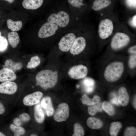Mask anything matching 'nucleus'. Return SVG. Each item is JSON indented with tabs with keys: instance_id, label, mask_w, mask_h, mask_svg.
Segmentation results:
<instances>
[{
	"instance_id": "1",
	"label": "nucleus",
	"mask_w": 136,
	"mask_h": 136,
	"mask_svg": "<svg viewBox=\"0 0 136 136\" xmlns=\"http://www.w3.org/2000/svg\"><path fill=\"white\" fill-rule=\"evenodd\" d=\"M58 78L57 71L45 70L37 73L36 76V80L38 85L44 89H46L55 86L57 83Z\"/></svg>"
},
{
	"instance_id": "2",
	"label": "nucleus",
	"mask_w": 136,
	"mask_h": 136,
	"mask_svg": "<svg viewBox=\"0 0 136 136\" xmlns=\"http://www.w3.org/2000/svg\"><path fill=\"white\" fill-rule=\"evenodd\" d=\"M124 69L123 63L120 61L111 63L106 67L104 75L105 79L110 82H114L119 80L123 73Z\"/></svg>"
},
{
	"instance_id": "3",
	"label": "nucleus",
	"mask_w": 136,
	"mask_h": 136,
	"mask_svg": "<svg viewBox=\"0 0 136 136\" xmlns=\"http://www.w3.org/2000/svg\"><path fill=\"white\" fill-rule=\"evenodd\" d=\"M47 20V21L56 24L58 26L64 27L68 24L70 18L67 13L61 11L57 14H51L48 17Z\"/></svg>"
},
{
	"instance_id": "4",
	"label": "nucleus",
	"mask_w": 136,
	"mask_h": 136,
	"mask_svg": "<svg viewBox=\"0 0 136 136\" xmlns=\"http://www.w3.org/2000/svg\"><path fill=\"white\" fill-rule=\"evenodd\" d=\"M130 41V38L127 35L123 33L117 32L112 39L111 47L114 50L119 49L127 45Z\"/></svg>"
},
{
	"instance_id": "5",
	"label": "nucleus",
	"mask_w": 136,
	"mask_h": 136,
	"mask_svg": "<svg viewBox=\"0 0 136 136\" xmlns=\"http://www.w3.org/2000/svg\"><path fill=\"white\" fill-rule=\"evenodd\" d=\"M112 21L108 19L101 20L99 23L98 29L99 36L102 39H106L111 34L113 29Z\"/></svg>"
},
{
	"instance_id": "6",
	"label": "nucleus",
	"mask_w": 136,
	"mask_h": 136,
	"mask_svg": "<svg viewBox=\"0 0 136 136\" xmlns=\"http://www.w3.org/2000/svg\"><path fill=\"white\" fill-rule=\"evenodd\" d=\"M70 110L68 105L64 103L58 105L53 115L54 119L58 122L65 121L68 118Z\"/></svg>"
},
{
	"instance_id": "7",
	"label": "nucleus",
	"mask_w": 136,
	"mask_h": 136,
	"mask_svg": "<svg viewBox=\"0 0 136 136\" xmlns=\"http://www.w3.org/2000/svg\"><path fill=\"white\" fill-rule=\"evenodd\" d=\"M58 29L55 24L47 21L40 27L38 32V36L40 38H45L51 36L55 34Z\"/></svg>"
},
{
	"instance_id": "8",
	"label": "nucleus",
	"mask_w": 136,
	"mask_h": 136,
	"mask_svg": "<svg viewBox=\"0 0 136 136\" xmlns=\"http://www.w3.org/2000/svg\"><path fill=\"white\" fill-rule=\"evenodd\" d=\"M88 72L87 67L85 66L79 64L73 66L69 70L68 74L71 78L79 79L85 78Z\"/></svg>"
},
{
	"instance_id": "9",
	"label": "nucleus",
	"mask_w": 136,
	"mask_h": 136,
	"mask_svg": "<svg viewBox=\"0 0 136 136\" xmlns=\"http://www.w3.org/2000/svg\"><path fill=\"white\" fill-rule=\"evenodd\" d=\"M76 38L73 33H69L62 37L59 41L58 47L61 51L67 52L69 51Z\"/></svg>"
},
{
	"instance_id": "10",
	"label": "nucleus",
	"mask_w": 136,
	"mask_h": 136,
	"mask_svg": "<svg viewBox=\"0 0 136 136\" xmlns=\"http://www.w3.org/2000/svg\"><path fill=\"white\" fill-rule=\"evenodd\" d=\"M86 45L85 39L79 37L76 38L70 50L71 53L73 55H77L84 50Z\"/></svg>"
},
{
	"instance_id": "11",
	"label": "nucleus",
	"mask_w": 136,
	"mask_h": 136,
	"mask_svg": "<svg viewBox=\"0 0 136 136\" xmlns=\"http://www.w3.org/2000/svg\"><path fill=\"white\" fill-rule=\"evenodd\" d=\"M43 95V93L40 91L27 95L23 99V104L26 106H32L37 104L40 102Z\"/></svg>"
},
{
	"instance_id": "12",
	"label": "nucleus",
	"mask_w": 136,
	"mask_h": 136,
	"mask_svg": "<svg viewBox=\"0 0 136 136\" xmlns=\"http://www.w3.org/2000/svg\"><path fill=\"white\" fill-rule=\"evenodd\" d=\"M17 88L15 83L11 81L4 82L0 84V93L12 94L16 92Z\"/></svg>"
},
{
	"instance_id": "13",
	"label": "nucleus",
	"mask_w": 136,
	"mask_h": 136,
	"mask_svg": "<svg viewBox=\"0 0 136 136\" xmlns=\"http://www.w3.org/2000/svg\"><path fill=\"white\" fill-rule=\"evenodd\" d=\"M16 78V75L11 70L7 68H3L0 70V82L13 81Z\"/></svg>"
},
{
	"instance_id": "14",
	"label": "nucleus",
	"mask_w": 136,
	"mask_h": 136,
	"mask_svg": "<svg viewBox=\"0 0 136 136\" xmlns=\"http://www.w3.org/2000/svg\"><path fill=\"white\" fill-rule=\"evenodd\" d=\"M41 104L47 116L50 117L53 115L54 110L50 97L46 96L44 97L42 99Z\"/></svg>"
},
{
	"instance_id": "15",
	"label": "nucleus",
	"mask_w": 136,
	"mask_h": 136,
	"mask_svg": "<svg viewBox=\"0 0 136 136\" xmlns=\"http://www.w3.org/2000/svg\"><path fill=\"white\" fill-rule=\"evenodd\" d=\"M118 93V99L119 104L123 106L127 105L129 101V98L126 88L124 87L120 88Z\"/></svg>"
},
{
	"instance_id": "16",
	"label": "nucleus",
	"mask_w": 136,
	"mask_h": 136,
	"mask_svg": "<svg viewBox=\"0 0 136 136\" xmlns=\"http://www.w3.org/2000/svg\"><path fill=\"white\" fill-rule=\"evenodd\" d=\"M43 2L44 0H23L22 5L25 9L34 10L41 7Z\"/></svg>"
},
{
	"instance_id": "17",
	"label": "nucleus",
	"mask_w": 136,
	"mask_h": 136,
	"mask_svg": "<svg viewBox=\"0 0 136 136\" xmlns=\"http://www.w3.org/2000/svg\"><path fill=\"white\" fill-rule=\"evenodd\" d=\"M34 117L36 121L39 123H42L45 119V114L42 107L40 104H36L34 109Z\"/></svg>"
},
{
	"instance_id": "18",
	"label": "nucleus",
	"mask_w": 136,
	"mask_h": 136,
	"mask_svg": "<svg viewBox=\"0 0 136 136\" xmlns=\"http://www.w3.org/2000/svg\"><path fill=\"white\" fill-rule=\"evenodd\" d=\"M86 124L89 128L93 129H99L103 125L100 120L93 117H90L87 119Z\"/></svg>"
},
{
	"instance_id": "19",
	"label": "nucleus",
	"mask_w": 136,
	"mask_h": 136,
	"mask_svg": "<svg viewBox=\"0 0 136 136\" xmlns=\"http://www.w3.org/2000/svg\"><path fill=\"white\" fill-rule=\"evenodd\" d=\"M111 3V0H95L92 3V8L95 11L100 10L108 7Z\"/></svg>"
},
{
	"instance_id": "20",
	"label": "nucleus",
	"mask_w": 136,
	"mask_h": 136,
	"mask_svg": "<svg viewBox=\"0 0 136 136\" xmlns=\"http://www.w3.org/2000/svg\"><path fill=\"white\" fill-rule=\"evenodd\" d=\"M22 66L21 62H15L11 59H8L5 61L3 67L10 69L15 72L21 69Z\"/></svg>"
},
{
	"instance_id": "21",
	"label": "nucleus",
	"mask_w": 136,
	"mask_h": 136,
	"mask_svg": "<svg viewBox=\"0 0 136 136\" xmlns=\"http://www.w3.org/2000/svg\"><path fill=\"white\" fill-rule=\"evenodd\" d=\"M8 38L10 44L12 47L16 48L20 41L18 33L15 31H12L8 33Z\"/></svg>"
},
{
	"instance_id": "22",
	"label": "nucleus",
	"mask_w": 136,
	"mask_h": 136,
	"mask_svg": "<svg viewBox=\"0 0 136 136\" xmlns=\"http://www.w3.org/2000/svg\"><path fill=\"white\" fill-rule=\"evenodd\" d=\"M8 28L13 31L20 30L22 26V23L20 20L14 21L10 19H8L7 21Z\"/></svg>"
},
{
	"instance_id": "23",
	"label": "nucleus",
	"mask_w": 136,
	"mask_h": 136,
	"mask_svg": "<svg viewBox=\"0 0 136 136\" xmlns=\"http://www.w3.org/2000/svg\"><path fill=\"white\" fill-rule=\"evenodd\" d=\"M100 98L97 95H94L93 98L91 99L88 97L85 94L82 97V102L83 104L88 106H92L99 102Z\"/></svg>"
},
{
	"instance_id": "24",
	"label": "nucleus",
	"mask_w": 136,
	"mask_h": 136,
	"mask_svg": "<svg viewBox=\"0 0 136 136\" xmlns=\"http://www.w3.org/2000/svg\"><path fill=\"white\" fill-rule=\"evenodd\" d=\"M122 127V123L119 122H114L112 123L110 125L109 130L110 135L112 136H117Z\"/></svg>"
},
{
	"instance_id": "25",
	"label": "nucleus",
	"mask_w": 136,
	"mask_h": 136,
	"mask_svg": "<svg viewBox=\"0 0 136 136\" xmlns=\"http://www.w3.org/2000/svg\"><path fill=\"white\" fill-rule=\"evenodd\" d=\"M102 109L108 115L113 116L115 113V110L113 106L109 102L104 101L101 104Z\"/></svg>"
},
{
	"instance_id": "26",
	"label": "nucleus",
	"mask_w": 136,
	"mask_h": 136,
	"mask_svg": "<svg viewBox=\"0 0 136 136\" xmlns=\"http://www.w3.org/2000/svg\"><path fill=\"white\" fill-rule=\"evenodd\" d=\"M83 83L85 87V90L87 92L90 93L93 91L94 81L92 79L89 77L85 78L83 80Z\"/></svg>"
},
{
	"instance_id": "27",
	"label": "nucleus",
	"mask_w": 136,
	"mask_h": 136,
	"mask_svg": "<svg viewBox=\"0 0 136 136\" xmlns=\"http://www.w3.org/2000/svg\"><path fill=\"white\" fill-rule=\"evenodd\" d=\"M101 103L98 102L93 105L92 106L89 107L88 109V114L91 116H94L98 112L102 111Z\"/></svg>"
},
{
	"instance_id": "28",
	"label": "nucleus",
	"mask_w": 136,
	"mask_h": 136,
	"mask_svg": "<svg viewBox=\"0 0 136 136\" xmlns=\"http://www.w3.org/2000/svg\"><path fill=\"white\" fill-rule=\"evenodd\" d=\"M40 63L41 60L38 56L36 55L33 56L31 58L26 67L28 69L35 68L38 66Z\"/></svg>"
},
{
	"instance_id": "29",
	"label": "nucleus",
	"mask_w": 136,
	"mask_h": 136,
	"mask_svg": "<svg viewBox=\"0 0 136 136\" xmlns=\"http://www.w3.org/2000/svg\"><path fill=\"white\" fill-rule=\"evenodd\" d=\"M74 133L73 136H83L84 134V131L81 125L78 123H75L74 125Z\"/></svg>"
},
{
	"instance_id": "30",
	"label": "nucleus",
	"mask_w": 136,
	"mask_h": 136,
	"mask_svg": "<svg viewBox=\"0 0 136 136\" xmlns=\"http://www.w3.org/2000/svg\"><path fill=\"white\" fill-rule=\"evenodd\" d=\"M10 128L14 132V133L18 134L20 135H23L25 133V129L21 127L17 126L11 124L10 125Z\"/></svg>"
},
{
	"instance_id": "31",
	"label": "nucleus",
	"mask_w": 136,
	"mask_h": 136,
	"mask_svg": "<svg viewBox=\"0 0 136 136\" xmlns=\"http://www.w3.org/2000/svg\"><path fill=\"white\" fill-rule=\"evenodd\" d=\"M8 43L6 38L3 36L0 37V52H3L7 49Z\"/></svg>"
},
{
	"instance_id": "32",
	"label": "nucleus",
	"mask_w": 136,
	"mask_h": 136,
	"mask_svg": "<svg viewBox=\"0 0 136 136\" xmlns=\"http://www.w3.org/2000/svg\"><path fill=\"white\" fill-rule=\"evenodd\" d=\"M71 6L76 8H80L83 5V0H67Z\"/></svg>"
},
{
	"instance_id": "33",
	"label": "nucleus",
	"mask_w": 136,
	"mask_h": 136,
	"mask_svg": "<svg viewBox=\"0 0 136 136\" xmlns=\"http://www.w3.org/2000/svg\"><path fill=\"white\" fill-rule=\"evenodd\" d=\"M136 128L133 126H130L127 127L124 133L125 136H135L136 135Z\"/></svg>"
},
{
	"instance_id": "34",
	"label": "nucleus",
	"mask_w": 136,
	"mask_h": 136,
	"mask_svg": "<svg viewBox=\"0 0 136 136\" xmlns=\"http://www.w3.org/2000/svg\"><path fill=\"white\" fill-rule=\"evenodd\" d=\"M128 65L129 67L131 69H133L136 67V54H132L130 56L128 61Z\"/></svg>"
},
{
	"instance_id": "35",
	"label": "nucleus",
	"mask_w": 136,
	"mask_h": 136,
	"mask_svg": "<svg viewBox=\"0 0 136 136\" xmlns=\"http://www.w3.org/2000/svg\"><path fill=\"white\" fill-rule=\"evenodd\" d=\"M20 118L21 120L24 122L28 121L30 119V117L29 115L27 113H23L20 115Z\"/></svg>"
},
{
	"instance_id": "36",
	"label": "nucleus",
	"mask_w": 136,
	"mask_h": 136,
	"mask_svg": "<svg viewBox=\"0 0 136 136\" xmlns=\"http://www.w3.org/2000/svg\"><path fill=\"white\" fill-rule=\"evenodd\" d=\"M13 122L15 125L17 126H20L22 124L21 120L20 118H15Z\"/></svg>"
},
{
	"instance_id": "37",
	"label": "nucleus",
	"mask_w": 136,
	"mask_h": 136,
	"mask_svg": "<svg viewBox=\"0 0 136 136\" xmlns=\"http://www.w3.org/2000/svg\"><path fill=\"white\" fill-rule=\"evenodd\" d=\"M129 53L136 54V46L135 45L132 46L130 47L128 50Z\"/></svg>"
},
{
	"instance_id": "38",
	"label": "nucleus",
	"mask_w": 136,
	"mask_h": 136,
	"mask_svg": "<svg viewBox=\"0 0 136 136\" xmlns=\"http://www.w3.org/2000/svg\"><path fill=\"white\" fill-rule=\"evenodd\" d=\"M111 102L112 104L116 105H118L119 104L118 98L115 95H114V97L111 99Z\"/></svg>"
},
{
	"instance_id": "39",
	"label": "nucleus",
	"mask_w": 136,
	"mask_h": 136,
	"mask_svg": "<svg viewBox=\"0 0 136 136\" xmlns=\"http://www.w3.org/2000/svg\"><path fill=\"white\" fill-rule=\"evenodd\" d=\"M126 2L129 6L135 7V4L134 0H126Z\"/></svg>"
},
{
	"instance_id": "40",
	"label": "nucleus",
	"mask_w": 136,
	"mask_h": 136,
	"mask_svg": "<svg viewBox=\"0 0 136 136\" xmlns=\"http://www.w3.org/2000/svg\"><path fill=\"white\" fill-rule=\"evenodd\" d=\"M136 15H134L131 20V25L134 27H136Z\"/></svg>"
},
{
	"instance_id": "41",
	"label": "nucleus",
	"mask_w": 136,
	"mask_h": 136,
	"mask_svg": "<svg viewBox=\"0 0 136 136\" xmlns=\"http://www.w3.org/2000/svg\"><path fill=\"white\" fill-rule=\"evenodd\" d=\"M5 111V108L3 105L0 102V114L4 113Z\"/></svg>"
},
{
	"instance_id": "42",
	"label": "nucleus",
	"mask_w": 136,
	"mask_h": 136,
	"mask_svg": "<svg viewBox=\"0 0 136 136\" xmlns=\"http://www.w3.org/2000/svg\"><path fill=\"white\" fill-rule=\"evenodd\" d=\"M136 95H135V96L134 97V101H133V106H134V108L136 109Z\"/></svg>"
},
{
	"instance_id": "43",
	"label": "nucleus",
	"mask_w": 136,
	"mask_h": 136,
	"mask_svg": "<svg viewBox=\"0 0 136 136\" xmlns=\"http://www.w3.org/2000/svg\"><path fill=\"white\" fill-rule=\"evenodd\" d=\"M2 0L6 1L10 3H13L14 1V0Z\"/></svg>"
},
{
	"instance_id": "44",
	"label": "nucleus",
	"mask_w": 136,
	"mask_h": 136,
	"mask_svg": "<svg viewBox=\"0 0 136 136\" xmlns=\"http://www.w3.org/2000/svg\"><path fill=\"white\" fill-rule=\"evenodd\" d=\"M6 135L4 134L3 133L0 132V136H5Z\"/></svg>"
},
{
	"instance_id": "45",
	"label": "nucleus",
	"mask_w": 136,
	"mask_h": 136,
	"mask_svg": "<svg viewBox=\"0 0 136 136\" xmlns=\"http://www.w3.org/2000/svg\"><path fill=\"white\" fill-rule=\"evenodd\" d=\"M30 136H37V135H36V134H31V135Z\"/></svg>"
},
{
	"instance_id": "46",
	"label": "nucleus",
	"mask_w": 136,
	"mask_h": 136,
	"mask_svg": "<svg viewBox=\"0 0 136 136\" xmlns=\"http://www.w3.org/2000/svg\"><path fill=\"white\" fill-rule=\"evenodd\" d=\"M1 36V32L0 31V37Z\"/></svg>"
}]
</instances>
